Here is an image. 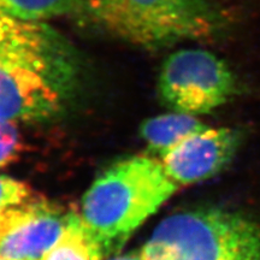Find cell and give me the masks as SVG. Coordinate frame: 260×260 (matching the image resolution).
Listing matches in <instances>:
<instances>
[{
    "label": "cell",
    "mask_w": 260,
    "mask_h": 260,
    "mask_svg": "<svg viewBox=\"0 0 260 260\" xmlns=\"http://www.w3.org/2000/svg\"><path fill=\"white\" fill-rule=\"evenodd\" d=\"M83 61L47 21L0 14V119L44 122L80 92Z\"/></svg>",
    "instance_id": "cell-1"
},
{
    "label": "cell",
    "mask_w": 260,
    "mask_h": 260,
    "mask_svg": "<svg viewBox=\"0 0 260 260\" xmlns=\"http://www.w3.org/2000/svg\"><path fill=\"white\" fill-rule=\"evenodd\" d=\"M71 17L146 51L209 39L225 18L214 0H73Z\"/></svg>",
    "instance_id": "cell-2"
},
{
    "label": "cell",
    "mask_w": 260,
    "mask_h": 260,
    "mask_svg": "<svg viewBox=\"0 0 260 260\" xmlns=\"http://www.w3.org/2000/svg\"><path fill=\"white\" fill-rule=\"evenodd\" d=\"M178 189L160 159L135 155L117 161L96 177L83 195L79 214L106 256L119 251Z\"/></svg>",
    "instance_id": "cell-3"
},
{
    "label": "cell",
    "mask_w": 260,
    "mask_h": 260,
    "mask_svg": "<svg viewBox=\"0 0 260 260\" xmlns=\"http://www.w3.org/2000/svg\"><path fill=\"white\" fill-rule=\"evenodd\" d=\"M142 260H260V223L222 207H199L162 219Z\"/></svg>",
    "instance_id": "cell-4"
},
{
    "label": "cell",
    "mask_w": 260,
    "mask_h": 260,
    "mask_svg": "<svg viewBox=\"0 0 260 260\" xmlns=\"http://www.w3.org/2000/svg\"><path fill=\"white\" fill-rule=\"evenodd\" d=\"M236 77L225 61L209 51L188 48L174 52L161 65L159 99L171 111L206 115L235 94Z\"/></svg>",
    "instance_id": "cell-5"
},
{
    "label": "cell",
    "mask_w": 260,
    "mask_h": 260,
    "mask_svg": "<svg viewBox=\"0 0 260 260\" xmlns=\"http://www.w3.org/2000/svg\"><path fill=\"white\" fill-rule=\"evenodd\" d=\"M69 217L59 205L35 197L0 219V258L42 260L60 239Z\"/></svg>",
    "instance_id": "cell-6"
},
{
    "label": "cell",
    "mask_w": 260,
    "mask_h": 260,
    "mask_svg": "<svg viewBox=\"0 0 260 260\" xmlns=\"http://www.w3.org/2000/svg\"><path fill=\"white\" fill-rule=\"evenodd\" d=\"M241 134L233 128H205L182 140L160 158L164 170L178 187L211 178L232 161Z\"/></svg>",
    "instance_id": "cell-7"
},
{
    "label": "cell",
    "mask_w": 260,
    "mask_h": 260,
    "mask_svg": "<svg viewBox=\"0 0 260 260\" xmlns=\"http://www.w3.org/2000/svg\"><path fill=\"white\" fill-rule=\"evenodd\" d=\"M205 128L207 125L197 116L171 111L146 119L140 126V135L149 151L161 158L182 140Z\"/></svg>",
    "instance_id": "cell-8"
},
{
    "label": "cell",
    "mask_w": 260,
    "mask_h": 260,
    "mask_svg": "<svg viewBox=\"0 0 260 260\" xmlns=\"http://www.w3.org/2000/svg\"><path fill=\"white\" fill-rule=\"evenodd\" d=\"M102 246L94 239L81 219L79 212L71 211L64 233L42 260H103Z\"/></svg>",
    "instance_id": "cell-9"
},
{
    "label": "cell",
    "mask_w": 260,
    "mask_h": 260,
    "mask_svg": "<svg viewBox=\"0 0 260 260\" xmlns=\"http://www.w3.org/2000/svg\"><path fill=\"white\" fill-rule=\"evenodd\" d=\"M73 9V0H0L2 15L37 21L71 16Z\"/></svg>",
    "instance_id": "cell-10"
},
{
    "label": "cell",
    "mask_w": 260,
    "mask_h": 260,
    "mask_svg": "<svg viewBox=\"0 0 260 260\" xmlns=\"http://www.w3.org/2000/svg\"><path fill=\"white\" fill-rule=\"evenodd\" d=\"M34 198L31 188L27 183L0 175V219Z\"/></svg>",
    "instance_id": "cell-11"
},
{
    "label": "cell",
    "mask_w": 260,
    "mask_h": 260,
    "mask_svg": "<svg viewBox=\"0 0 260 260\" xmlns=\"http://www.w3.org/2000/svg\"><path fill=\"white\" fill-rule=\"evenodd\" d=\"M17 124L0 119V169L17 161L23 152L24 144Z\"/></svg>",
    "instance_id": "cell-12"
},
{
    "label": "cell",
    "mask_w": 260,
    "mask_h": 260,
    "mask_svg": "<svg viewBox=\"0 0 260 260\" xmlns=\"http://www.w3.org/2000/svg\"><path fill=\"white\" fill-rule=\"evenodd\" d=\"M110 260H142V256L141 252H129L126 253V254L113 256V258Z\"/></svg>",
    "instance_id": "cell-13"
},
{
    "label": "cell",
    "mask_w": 260,
    "mask_h": 260,
    "mask_svg": "<svg viewBox=\"0 0 260 260\" xmlns=\"http://www.w3.org/2000/svg\"><path fill=\"white\" fill-rule=\"evenodd\" d=\"M0 260H5V259H2V258H0Z\"/></svg>",
    "instance_id": "cell-14"
}]
</instances>
